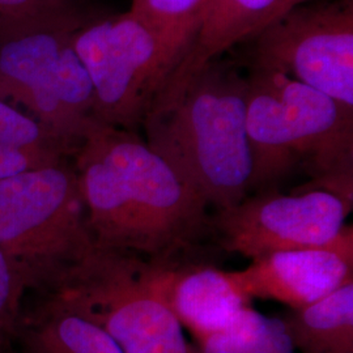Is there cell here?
Wrapping results in <instances>:
<instances>
[{"mask_svg": "<svg viewBox=\"0 0 353 353\" xmlns=\"http://www.w3.org/2000/svg\"><path fill=\"white\" fill-rule=\"evenodd\" d=\"M211 1L132 0L128 11L141 20L160 39L164 48L169 75L195 37Z\"/></svg>", "mask_w": 353, "mask_h": 353, "instance_id": "obj_15", "label": "cell"}, {"mask_svg": "<svg viewBox=\"0 0 353 353\" xmlns=\"http://www.w3.org/2000/svg\"><path fill=\"white\" fill-rule=\"evenodd\" d=\"M192 345L194 353H296L281 318L265 316L252 306L228 327Z\"/></svg>", "mask_w": 353, "mask_h": 353, "instance_id": "obj_16", "label": "cell"}, {"mask_svg": "<svg viewBox=\"0 0 353 353\" xmlns=\"http://www.w3.org/2000/svg\"><path fill=\"white\" fill-rule=\"evenodd\" d=\"M14 341L23 353H123L102 328L50 296L23 310Z\"/></svg>", "mask_w": 353, "mask_h": 353, "instance_id": "obj_13", "label": "cell"}, {"mask_svg": "<svg viewBox=\"0 0 353 353\" xmlns=\"http://www.w3.org/2000/svg\"><path fill=\"white\" fill-rule=\"evenodd\" d=\"M74 49L88 74L96 121L139 132L169 75L160 39L135 14H90L76 30Z\"/></svg>", "mask_w": 353, "mask_h": 353, "instance_id": "obj_6", "label": "cell"}, {"mask_svg": "<svg viewBox=\"0 0 353 353\" xmlns=\"http://www.w3.org/2000/svg\"><path fill=\"white\" fill-rule=\"evenodd\" d=\"M281 321L296 353H353V281Z\"/></svg>", "mask_w": 353, "mask_h": 353, "instance_id": "obj_14", "label": "cell"}, {"mask_svg": "<svg viewBox=\"0 0 353 353\" xmlns=\"http://www.w3.org/2000/svg\"><path fill=\"white\" fill-rule=\"evenodd\" d=\"M232 275L252 301L303 309L352 283L353 233L332 246L270 254Z\"/></svg>", "mask_w": 353, "mask_h": 353, "instance_id": "obj_9", "label": "cell"}, {"mask_svg": "<svg viewBox=\"0 0 353 353\" xmlns=\"http://www.w3.org/2000/svg\"><path fill=\"white\" fill-rule=\"evenodd\" d=\"M0 143L21 148L59 153L72 157L75 151L36 118L0 99Z\"/></svg>", "mask_w": 353, "mask_h": 353, "instance_id": "obj_17", "label": "cell"}, {"mask_svg": "<svg viewBox=\"0 0 353 353\" xmlns=\"http://www.w3.org/2000/svg\"><path fill=\"white\" fill-rule=\"evenodd\" d=\"M26 292L24 279L0 252V353L7 352L14 343Z\"/></svg>", "mask_w": 353, "mask_h": 353, "instance_id": "obj_18", "label": "cell"}, {"mask_svg": "<svg viewBox=\"0 0 353 353\" xmlns=\"http://www.w3.org/2000/svg\"><path fill=\"white\" fill-rule=\"evenodd\" d=\"M102 328L123 353H194L150 278L148 259L93 246L48 293Z\"/></svg>", "mask_w": 353, "mask_h": 353, "instance_id": "obj_5", "label": "cell"}, {"mask_svg": "<svg viewBox=\"0 0 353 353\" xmlns=\"http://www.w3.org/2000/svg\"><path fill=\"white\" fill-rule=\"evenodd\" d=\"M248 80L234 64L211 61L152 101L140 130L152 151L214 212L250 194Z\"/></svg>", "mask_w": 353, "mask_h": 353, "instance_id": "obj_2", "label": "cell"}, {"mask_svg": "<svg viewBox=\"0 0 353 353\" xmlns=\"http://www.w3.org/2000/svg\"><path fill=\"white\" fill-rule=\"evenodd\" d=\"M352 208L327 191L249 194L210 216V239L230 254L255 261L270 254L332 246L353 233Z\"/></svg>", "mask_w": 353, "mask_h": 353, "instance_id": "obj_7", "label": "cell"}, {"mask_svg": "<svg viewBox=\"0 0 353 353\" xmlns=\"http://www.w3.org/2000/svg\"><path fill=\"white\" fill-rule=\"evenodd\" d=\"M93 246L71 159L0 181V252L28 290L50 292Z\"/></svg>", "mask_w": 353, "mask_h": 353, "instance_id": "obj_4", "label": "cell"}, {"mask_svg": "<svg viewBox=\"0 0 353 353\" xmlns=\"http://www.w3.org/2000/svg\"><path fill=\"white\" fill-rule=\"evenodd\" d=\"M70 157L54 152L13 147L0 143V181L42 166L58 164Z\"/></svg>", "mask_w": 353, "mask_h": 353, "instance_id": "obj_20", "label": "cell"}, {"mask_svg": "<svg viewBox=\"0 0 353 353\" xmlns=\"http://www.w3.org/2000/svg\"><path fill=\"white\" fill-rule=\"evenodd\" d=\"M76 0H0V37L61 12Z\"/></svg>", "mask_w": 353, "mask_h": 353, "instance_id": "obj_19", "label": "cell"}, {"mask_svg": "<svg viewBox=\"0 0 353 353\" xmlns=\"http://www.w3.org/2000/svg\"><path fill=\"white\" fill-rule=\"evenodd\" d=\"M92 13L75 3L33 26L0 37V99L21 106L74 41Z\"/></svg>", "mask_w": 353, "mask_h": 353, "instance_id": "obj_11", "label": "cell"}, {"mask_svg": "<svg viewBox=\"0 0 353 353\" xmlns=\"http://www.w3.org/2000/svg\"><path fill=\"white\" fill-rule=\"evenodd\" d=\"M148 262L153 290L194 341L228 327L243 309L252 306L232 271L196 258V252Z\"/></svg>", "mask_w": 353, "mask_h": 353, "instance_id": "obj_10", "label": "cell"}, {"mask_svg": "<svg viewBox=\"0 0 353 353\" xmlns=\"http://www.w3.org/2000/svg\"><path fill=\"white\" fill-rule=\"evenodd\" d=\"M310 0H212L195 37L159 92L185 83L203 65ZM157 92V93H159Z\"/></svg>", "mask_w": 353, "mask_h": 353, "instance_id": "obj_12", "label": "cell"}, {"mask_svg": "<svg viewBox=\"0 0 353 353\" xmlns=\"http://www.w3.org/2000/svg\"><path fill=\"white\" fill-rule=\"evenodd\" d=\"M71 163L96 246L165 262L210 239L211 212L139 132L94 119Z\"/></svg>", "mask_w": 353, "mask_h": 353, "instance_id": "obj_1", "label": "cell"}, {"mask_svg": "<svg viewBox=\"0 0 353 353\" xmlns=\"http://www.w3.org/2000/svg\"><path fill=\"white\" fill-rule=\"evenodd\" d=\"M246 130L252 157L250 194L278 190L301 170L293 192L327 191L353 207V109L275 70L252 64Z\"/></svg>", "mask_w": 353, "mask_h": 353, "instance_id": "obj_3", "label": "cell"}, {"mask_svg": "<svg viewBox=\"0 0 353 353\" xmlns=\"http://www.w3.org/2000/svg\"><path fill=\"white\" fill-rule=\"evenodd\" d=\"M252 63L353 109V0H310L252 38Z\"/></svg>", "mask_w": 353, "mask_h": 353, "instance_id": "obj_8", "label": "cell"}]
</instances>
